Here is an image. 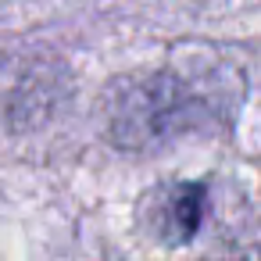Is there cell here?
Returning a JSON list of instances; mask_svg holds the SVG:
<instances>
[{
  "instance_id": "obj_1",
  "label": "cell",
  "mask_w": 261,
  "mask_h": 261,
  "mask_svg": "<svg viewBox=\"0 0 261 261\" xmlns=\"http://www.w3.org/2000/svg\"><path fill=\"white\" fill-rule=\"evenodd\" d=\"M190 115L193 108L186 104L182 86L172 75H150L136 90L122 93V104L115 108V136L136 140V143L168 136V133H179L182 122H193Z\"/></svg>"
},
{
  "instance_id": "obj_2",
  "label": "cell",
  "mask_w": 261,
  "mask_h": 261,
  "mask_svg": "<svg viewBox=\"0 0 261 261\" xmlns=\"http://www.w3.org/2000/svg\"><path fill=\"white\" fill-rule=\"evenodd\" d=\"M204 211H207V190L200 182H165L140 204L143 225L150 229L154 240L168 247L190 243L200 232Z\"/></svg>"
}]
</instances>
